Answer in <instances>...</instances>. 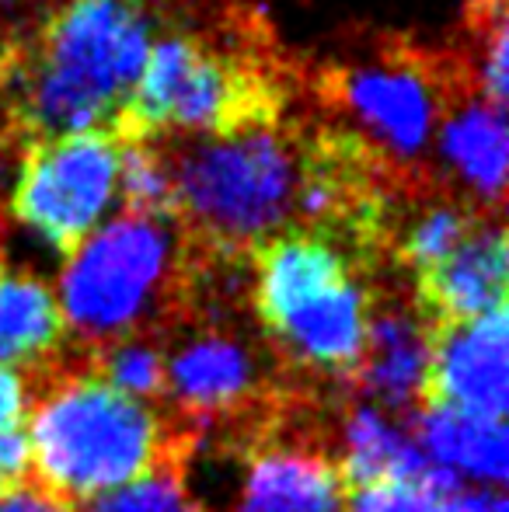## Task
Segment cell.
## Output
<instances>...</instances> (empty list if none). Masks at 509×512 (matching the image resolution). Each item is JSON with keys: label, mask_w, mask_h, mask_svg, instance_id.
<instances>
[{"label": "cell", "mask_w": 509, "mask_h": 512, "mask_svg": "<svg viewBox=\"0 0 509 512\" xmlns=\"http://www.w3.org/2000/svg\"><path fill=\"white\" fill-rule=\"evenodd\" d=\"M150 53L147 0H63L32 49L0 53V84L14 91L25 133L109 129Z\"/></svg>", "instance_id": "1"}, {"label": "cell", "mask_w": 509, "mask_h": 512, "mask_svg": "<svg viewBox=\"0 0 509 512\" xmlns=\"http://www.w3.org/2000/svg\"><path fill=\"white\" fill-rule=\"evenodd\" d=\"M192 436L95 373H60L35 398L28 450L39 485L56 499H95L157 467L182 464Z\"/></svg>", "instance_id": "2"}, {"label": "cell", "mask_w": 509, "mask_h": 512, "mask_svg": "<svg viewBox=\"0 0 509 512\" xmlns=\"http://www.w3.org/2000/svg\"><path fill=\"white\" fill-rule=\"evenodd\" d=\"M175 216L192 244L224 255L258 248L297 213L304 140L279 122L220 136H185L168 154Z\"/></svg>", "instance_id": "3"}, {"label": "cell", "mask_w": 509, "mask_h": 512, "mask_svg": "<svg viewBox=\"0 0 509 512\" xmlns=\"http://www.w3.org/2000/svg\"><path fill=\"white\" fill-rule=\"evenodd\" d=\"M178 216L123 213L95 227L67 255L60 317L84 345L105 349L133 338L161 310H175L185 265Z\"/></svg>", "instance_id": "4"}, {"label": "cell", "mask_w": 509, "mask_h": 512, "mask_svg": "<svg viewBox=\"0 0 509 512\" xmlns=\"http://www.w3.org/2000/svg\"><path fill=\"white\" fill-rule=\"evenodd\" d=\"M279 112L283 95L258 63L175 32L150 46L123 112L109 129L119 140L154 143L168 133L220 136L279 122Z\"/></svg>", "instance_id": "5"}, {"label": "cell", "mask_w": 509, "mask_h": 512, "mask_svg": "<svg viewBox=\"0 0 509 512\" xmlns=\"http://www.w3.org/2000/svg\"><path fill=\"white\" fill-rule=\"evenodd\" d=\"M123 140L112 129L35 136L21 150L14 213L46 244L70 255L102 223L119 192Z\"/></svg>", "instance_id": "6"}, {"label": "cell", "mask_w": 509, "mask_h": 512, "mask_svg": "<svg viewBox=\"0 0 509 512\" xmlns=\"http://www.w3.org/2000/svg\"><path fill=\"white\" fill-rule=\"evenodd\" d=\"M457 74L440 70L429 56L412 49H387L377 63L332 67L321 77L328 105L346 108L370 133V147H384L391 157H419L433 136L440 88Z\"/></svg>", "instance_id": "7"}, {"label": "cell", "mask_w": 509, "mask_h": 512, "mask_svg": "<svg viewBox=\"0 0 509 512\" xmlns=\"http://www.w3.org/2000/svg\"><path fill=\"white\" fill-rule=\"evenodd\" d=\"M506 359V307L478 321L447 324L433 338L429 398L471 415L503 418L509 405Z\"/></svg>", "instance_id": "8"}, {"label": "cell", "mask_w": 509, "mask_h": 512, "mask_svg": "<svg viewBox=\"0 0 509 512\" xmlns=\"http://www.w3.org/2000/svg\"><path fill=\"white\" fill-rule=\"evenodd\" d=\"M164 377L178 408L199 422L231 418L258 398L255 349L224 328H203L178 342L164 363Z\"/></svg>", "instance_id": "9"}, {"label": "cell", "mask_w": 509, "mask_h": 512, "mask_svg": "<svg viewBox=\"0 0 509 512\" xmlns=\"http://www.w3.org/2000/svg\"><path fill=\"white\" fill-rule=\"evenodd\" d=\"M433 328L426 314L384 304L367 317V342L353 377L384 411L419 408L429 398Z\"/></svg>", "instance_id": "10"}, {"label": "cell", "mask_w": 509, "mask_h": 512, "mask_svg": "<svg viewBox=\"0 0 509 512\" xmlns=\"http://www.w3.org/2000/svg\"><path fill=\"white\" fill-rule=\"evenodd\" d=\"M370 304L353 276L339 279L328 290L300 300L265 328L279 338V349L314 370L353 373L367 342Z\"/></svg>", "instance_id": "11"}, {"label": "cell", "mask_w": 509, "mask_h": 512, "mask_svg": "<svg viewBox=\"0 0 509 512\" xmlns=\"http://www.w3.org/2000/svg\"><path fill=\"white\" fill-rule=\"evenodd\" d=\"M509 244L503 223H478L443 262L419 272L422 310L443 324H464L503 310Z\"/></svg>", "instance_id": "12"}, {"label": "cell", "mask_w": 509, "mask_h": 512, "mask_svg": "<svg viewBox=\"0 0 509 512\" xmlns=\"http://www.w3.org/2000/svg\"><path fill=\"white\" fill-rule=\"evenodd\" d=\"M231 512H346L339 467L307 443H269L248 460Z\"/></svg>", "instance_id": "13"}, {"label": "cell", "mask_w": 509, "mask_h": 512, "mask_svg": "<svg viewBox=\"0 0 509 512\" xmlns=\"http://www.w3.org/2000/svg\"><path fill=\"white\" fill-rule=\"evenodd\" d=\"M415 446L440 471L457 481H478L499 492L509 474V432L503 418L471 415V411L426 401L415 408Z\"/></svg>", "instance_id": "14"}, {"label": "cell", "mask_w": 509, "mask_h": 512, "mask_svg": "<svg viewBox=\"0 0 509 512\" xmlns=\"http://www.w3.org/2000/svg\"><path fill=\"white\" fill-rule=\"evenodd\" d=\"M454 108L443 119V154L450 168L468 182L482 206L503 203L506 189V115L499 105L478 91L471 95L468 84L454 88Z\"/></svg>", "instance_id": "15"}, {"label": "cell", "mask_w": 509, "mask_h": 512, "mask_svg": "<svg viewBox=\"0 0 509 512\" xmlns=\"http://www.w3.org/2000/svg\"><path fill=\"white\" fill-rule=\"evenodd\" d=\"M433 464L415 446L412 432L374 401H360L342 418L339 478L353 488L381 481H422Z\"/></svg>", "instance_id": "16"}, {"label": "cell", "mask_w": 509, "mask_h": 512, "mask_svg": "<svg viewBox=\"0 0 509 512\" xmlns=\"http://www.w3.org/2000/svg\"><path fill=\"white\" fill-rule=\"evenodd\" d=\"M63 317L53 290L35 276H0V370L56 356Z\"/></svg>", "instance_id": "17"}, {"label": "cell", "mask_w": 509, "mask_h": 512, "mask_svg": "<svg viewBox=\"0 0 509 512\" xmlns=\"http://www.w3.org/2000/svg\"><path fill=\"white\" fill-rule=\"evenodd\" d=\"M119 192H123L126 213L175 216V178H171L168 150L150 140H123Z\"/></svg>", "instance_id": "18"}, {"label": "cell", "mask_w": 509, "mask_h": 512, "mask_svg": "<svg viewBox=\"0 0 509 512\" xmlns=\"http://www.w3.org/2000/svg\"><path fill=\"white\" fill-rule=\"evenodd\" d=\"M346 512H461V481L433 467L422 481H381L353 492Z\"/></svg>", "instance_id": "19"}, {"label": "cell", "mask_w": 509, "mask_h": 512, "mask_svg": "<svg viewBox=\"0 0 509 512\" xmlns=\"http://www.w3.org/2000/svg\"><path fill=\"white\" fill-rule=\"evenodd\" d=\"M81 512H206V506L182 481V464H168L123 488L95 495Z\"/></svg>", "instance_id": "20"}, {"label": "cell", "mask_w": 509, "mask_h": 512, "mask_svg": "<svg viewBox=\"0 0 509 512\" xmlns=\"http://www.w3.org/2000/svg\"><path fill=\"white\" fill-rule=\"evenodd\" d=\"M98 363H102V380L112 391L126 394L133 401L161 398L168 391V377H164V352L157 342H147V335H133L123 342H112L98 349Z\"/></svg>", "instance_id": "21"}, {"label": "cell", "mask_w": 509, "mask_h": 512, "mask_svg": "<svg viewBox=\"0 0 509 512\" xmlns=\"http://www.w3.org/2000/svg\"><path fill=\"white\" fill-rule=\"evenodd\" d=\"M475 227L478 216H471V209L457 203L429 206L408 223L405 237L398 244V258L405 265H412L415 272H426L436 262H443Z\"/></svg>", "instance_id": "22"}, {"label": "cell", "mask_w": 509, "mask_h": 512, "mask_svg": "<svg viewBox=\"0 0 509 512\" xmlns=\"http://www.w3.org/2000/svg\"><path fill=\"white\" fill-rule=\"evenodd\" d=\"M0 512H70V506L63 499H56L53 492H46L42 485L25 481V485L0 495Z\"/></svg>", "instance_id": "23"}, {"label": "cell", "mask_w": 509, "mask_h": 512, "mask_svg": "<svg viewBox=\"0 0 509 512\" xmlns=\"http://www.w3.org/2000/svg\"><path fill=\"white\" fill-rule=\"evenodd\" d=\"M28 391H25V377L14 370H0V432L18 429V418L25 411Z\"/></svg>", "instance_id": "24"}, {"label": "cell", "mask_w": 509, "mask_h": 512, "mask_svg": "<svg viewBox=\"0 0 509 512\" xmlns=\"http://www.w3.org/2000/svg\"><path fill=\"white\" fill-rule=\"evenodd\" d=\"M461 512H506V499L503 492H492V488L468 492L461 495Z\"/></svg>", "instance_id": "25"}, {"label": "cell", "mask_w": 509, "mask_h": 512, "mask_svg": "<svg viewBox=\"0 0 509 512\" xmlns=\"http://www.w3.org/2000/svg\"><path fill=\"white\" fill-rule=\"evenodd\" d=\"M7 492H11V485H7V478L0 474V495H7Z\"/></svg>", "instance_id": "26"}, {"label": "cell", "mask_w": 509, "mask_h": 512, "mask_svg": "<svg viewBox=\"0 0 509 512\" xmlns=\"http://www.w3.org/2000/svg\"><path fill=\"white\" fill-rule=\"evenodd\" d=\"M7 4H14V0H0V7H7Z\"/></svg>", "instance_id": "27"}, {"label": "cell", "mask_w": 509, "mask_h": 512, "mask_svg": "<svg viewBox=\"0 0 509 512\" xmlns=\"http://www.w3.org/2000/svg\"><path fill=\"white\" fill-rule=\"evenodd\" d=\"M0 272H4V262H0Z\"/></svg>", "instance_id": "28"}]
</instances>
